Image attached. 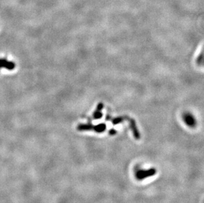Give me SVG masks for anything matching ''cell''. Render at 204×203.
<instances>
[{"instance_id":"cell-2","label":"cell","mask_w":204,"mask_h":203,"mask_svg":"<svg viewBox=\"0 0 204 203\" xmlns=\"http://www.w3.org/2000/svg\"><path fill=\"white\" fill-rule=\"evenodd\" d=\"M5 68L8 70L12 71L15 68V63L13 61H8L5 58H0V69Z\"/></svg>"},{"instance_id":"cell-1","label":"cell","mask_w":204,"mask_h":203,"mask_svg":"<svg viewBox=\"0 0 204 203\" xmlns=\"http://www.w3.org/2000/svg\"><path fill=\"white\" fill-rule=\"evenodd\" d=\"M157 173V170L154 168H151L147 170H139L136 173V177L139 180H142L147 177L153 176Z\"/></svg>"},{"instance_id":"cell-3","label":"cell","mask_w":204,"mask_h":203,"mask_svg":"<svg viewBox=\"0 0 204 203\" xmlns=\"http://www.w3.org/2000/svg\"><path fill=\"white\" fill-rule=\"evenodd\" d=\"M184 120L186 123L190 127H194L196 124V121L194 118L190 114H187L186 116H184Z\"/></svg>"}]
</instances>
